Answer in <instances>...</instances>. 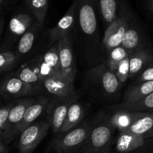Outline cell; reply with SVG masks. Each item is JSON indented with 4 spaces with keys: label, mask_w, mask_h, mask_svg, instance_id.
<instances>
[{
    "label": "cell",
    "mask_w": 153,
    "mask_h": 153,
    "mask_svg": "<svg viewBox=\"0 0 153 153\" xmlns=\"http://www.w3.org/2000/svg\"><path fill=\"white\" fill-rule=\"evenodd\" d=\"M73 1L76 7V22L73 34L77 35L82 55L91 68L105 60L96 0Z\"/></svg>",
    "instance_id": "obj_1"
},
{
    "label": "cell",
    "mask_w": 153,
    "mask_h": 153,
    "mask_svg": "<svg viewBox=\"0 0 153 153\" xmlns=\"http://www.w3.org/2000/svg\"><path fill=\"white\" fill-rule=\"evenodd\" d=\"M116 129L104 113L91 122L88 138L80 153H110Z\"/></svg>",
    "instance_id": "obj_2"
},
{
    "label": "cell",
    "mask_w": 153,
    "mask_h": 153,
    "mask_svg": "<svg viewBox=\"0 0 153 153\" xmlns=\"http://www.w3.org/2000/svg\"><path fill=\"white\" fill-rule=\"evenodd\" d=\"M85 79L91 90L104 100L112 101L120 97L123 85L105 62L88 70Z\"/></svg>",
    "instance_id": "obj_3"
},
{
    "label": "cell",
    "mask_w": 153,
    "mask_h": 153,
    "mask_svg": "<svg viewBox=\"0 0 153 153\" xmlns=\"http://www.w3.org/2000/svg\"><path fill=\"white\" fill-rule=\"evenodd\" d=\"M11 11V15L6 27L4 37L0 43V51H13L18 40L37 22L32 13L21 2Z\"/></svg>",
    "instance_id": "obj_4"
},
{
    "label": "cell",
    "mask_w": 153,
    "mask_h": 153,
    "mask_svg": "<svg viewBox=\"0 0 153 153\" xmlns=\"http://www.w3.org/2000/svg\"><path fill=\"white\" fill-rule=\"evenodd\" d=\"M134 13L128 0H120L117 14L104 31L102 46L105 53L120 46L128 22Z\"/></svg>",
    "instance_id": "obj_5"
},
{
    "label": "cell",
    "mask_w": 153,
    "mask_h": 153,
    "mask_svg": "<svg viewBox=\"0 0 153 153\" xmlns=\"http://www.w3.org/2000/svg\"><path fill=\"white\" fill-rule=\"evenodd\" d=\"M91 122L83 120L70 131L56 134L50 147L58 153H80L88 138Z\"/></svg>",
    "instance_id": "obj_6"
},
{
    "label": "cell",
    "mask_w": 153,
    "mask_h": 153,
    "mask_svg": "<svg viewBox=\"0 0 153 153\" xmlns=\"http://www.w3.org/2000/svg\"><path fill=\"white\" fill-rule=\"evenodd\" d=\"M50 124L47 120H37L18 134V153H32L47 134Z\"/></svg>",
    "instance_id": "obj_7"
},
{
    "label": "cell",
    "mask_w": 153,
    "mask_h": 153,
    "mask_svg": "<svg viewBox=\"0 0 153 153\" xmlns=\"http://www.w3.org/2000/svg\"><path fill=\"white\" fill-rule=\"evenodd\" d=\"M77 93L70 94L66 97L51 98L46 109V120L50 124V128L55 134L61 130L70 105L73 102L78 100Z\"/></svg>",
    "instance_id": "obj_8"
},
{
    "label": "cell",
    "mask_w": 153,
    "mask_h": 153,
    "mask_svg": "<svg viewBox=\"0 0 153 153\" xmlns=\"http://www.w3.org/2000/svg\"><path fill=\"white\" fill-rule=\"evenodd\" d=\"M120 46L129 54L149 47L146 31L134 13L130 18Z\"/></svg>",
    "instance_id": "obj_9"
},
{
    "label": "cell",
    "mask_w": 153,
    "mask_h": 153,
    "mask_svg": "<svg viewBox=\"0 0 153 153\" xmlns=\"http://www.w3.org/2000/svg\"><path fill=\"white\" fill-rule=\"evenodd\" d=\"M34 100V97L30 96L14 100L13 105L9 111L6 123L4 138V143L6 145L11 143L17 137L24 113Z\"/></svg>",
    "instance_id": "obj_10"
},
{
    "label": "cell",
    "mask_w": 153,
    "mask_h": 153,
    "mask_svg": "<svg viewBox=\"0 0 153 153\" xmlns=\"http://www.w3.org/2000/svg\"><path fill=\"white\" fill-rule=\"evenodd\" d=\"M113 145L117 153H148L149 149L152 150V137L118 132Z\"/></svg>",
    "instance_id": "obj_11"
},
{
    "label": "cell",
    "mask_w": 153,
    "mask_h": 153,
    "mask_svg": "<svg viewBox=\"0 0 153 153\" xmlns=\"http://www.w3.org/2000/svg\"><path fill=\"white\" fill-rule=\"evenodd\" d=\"M61 76L74 83L76 75V60L73 52V40L71 35L61 37L57 42Z\"/></svg>",
    "instance_id": "obj_12"
},
{
    "label": "cell",
    "mask_w": 153,
    "mask_h": 153,
    "mask_svg": "<svg viewBox=\"0 0 153 153\" xmlns=\"http://www.w3.org/2000/svg\"><path fill=\"white\" fill-rule=\"evenodd\" d=\"M32 88L12 73L0 80V98L7 100H18L34 95Z\"/></svg>",
    "instance_id": "obj_13"
},
{
    "label": "cell",
    "mask_w": 153,
    "mask_h": 153,
    "mask_svg": "<svg viewBox=\"0 0 153 153\" xmlns=\"http://www.w3.org/2000/svg\"><path fill=\"white\" fill-rule=\"evenodd\" d=\"M43 31L44 25H40L37 22L18 40L13 51L19 62L21 63L27 57L32 54L37 43L40 41Z\"/></svg>",
    "instance_id": "obj_14"
},
{
    "label": "cell",
    "mask_w": 153,
    "mask_h": 153,
    "mask_svg": "<svg viewBox=\"0 0 153 153\" xmlns=\"http://www.w3.org/2000/svg\"><path fill=\"white\" fill-rule=\"evenodd\" d=\"M76 22V4L73 1L65 14L59 19L55 27L49 29L47 33L48 47L58 42L59 39L67 35H72Z\"/></svg>",
    "instance_id": "obj_15"
},
{
    "label": "cell",
    "mask_w": 153,
    "mask_h": 153,
    "mask_svg": "<svg viewBox=\"0 0 153 153\" xmlns=\"http://www.w3.org/2000/svg\"><path fill=\"white\" fill-rule=\"evenodd\" d=\"M40 79L49 77H62L60 67L57 42L43 52L38 53Z\"/></svg>",
    "instance_id": "obj_16"
},
{
    "label": "cell",
    "mask_w": 153,
    "mask_h": 153,
    "mask_svg": "<svg viewBox=\"0 0 153 153\" xmlns=\"http://www.w3.org/2000/svg\"><path fill=\"white\" fill-rule=\"evenodd\" d=\"M143 112L128 110L118 104L109 108L108 111L104 114L116 131H118V132H126L130 125Z\"/></svg>",
    "instance_id": "obj_17"
},
{
    "label": "cell",
    "mask_w": 153,
    "mask_h": 153,
    "mask_svg": "<svg viewBox=\"0 0 153 153\" xmlns=\"http://www.w3.org/2000/svg\"><path fill=\"white\" fill-rule=\"evenodd\" d=\"M40 93H43L50 98L66 97L76 93L74 83L63 77H49L40 81Z\"/></svg>",
    "instance_id": "obj_18"
},
{
    "label": "cell",
    "mask_w": 153,
    "mask_h": 153,
    "mask_svg": "<svg viewBox=\"0 0 153 153\" xmlns=\"http://www.w3.org/2000/svg\"><path fill=\"white\" fill-rule=\"evenodd\" d=\"M18 78L28 84L34 91V94L40 93V76L38 65V54L34 55L32 59L26 61L20 67L13 72Z\"/></svg>",
    "instance_id": "obj_19"
},
{
    "label": "cell",
    "mask_w": 153,
    "mask_h": 153,
    "mask_svg": "<svg viewBox=\"0 0 153 153\" xmlns=\"http://www.w3.org/2000/svg\"><path fill=\"white\" fill-rule=\"evenodd\" d=\"M50 97L45 94L38 96L36 98L34 97V100L28 105L24 113L22 123H21L19 131H18V134L27 126L38 120L39 118L46 113L48 105L50 102Z\"/></svg>",
    "instance_id": "obj_20"
},
{
    "label": "cell",
    "mask_w": 153,
    "mask_h": 153,
    "mask_svg": "<svg viewBox=\"0 0 153 153\" xmlns=\"http://www.w3.org/2000/svg\"><path fill=\"white\" fill-rule=\"evenodd\" d=\"M153 59L152 50L149 47L140 49L129 54V76L133 79Z\"/></svg>",
    "instance_id": "obj_21"
},
{
    "label": "cell",
    "mask_w": 153,
    "mask_h": 153,
    "mask_svg": "<svg viewBox=\"0 0 153 153\" xmlns=\"http://www.w3.org/2000/svg\"><path fill=\"white\" fill-rule=\"evenodd\" d=\"M153 112H143L126 132L146 137H153Z\"/></svg>",
    "instance_id": "obj_22"
},
{
    "label": "cell",
    "mask_w": 153,
    "mask_h": 153,
    "mask_svg": "<svg viewBox=\"0 0 153 153\" xmlns=\"http://www.w3.org/2000/svg\"><path fill=\"white\" fill-rule=\"evenodd\" d=\"M120 0H96L99 18L105 30L117 14Z\"/></svg>",
    "instance_id": "obj_23"
},
{
    "label": "cell",
    "mask_w": 153,
    "mask_h": 153,
    "mask_svg": "<svg viewBox=\"0 0 153 153\" xmlns=\"http://www.w3.org/2000/svg\"><path fill=\"white\" fill-rule=\"evenodd\" d=\"M85 114V107L83 105L78 101V100L73 102L70 105L65 120L58 134L67 132L79 125L84 120Z\"/></svg>",
    "instance_id": "obj_24"
},
{
    "label": "cell",
    "mask_w": 153,
    "mask_h": 153,
    "mask_svg": "<svg viewBox=\"0 0 153 153\" xmlns=\"http://www.w3.org/2000/svg\"><path fill=\"white\" fill-rule=\"evenodd\" d=\"M153 93V81L133 83L127 88L125 91L123 102H128L138 100Z\"/></svg>",
    "instance_id": "obj_25"
},
{
    "label": "cell",
    "mask_w": 153,
    "mask_h": 153,
    "mask_svg": "<svg viewBox=\"0 0 153 153\" xmlns=\"http://www.w3.org/2000/svg\"><path fill=\"white\" fill-rule=\"evenodd\" d=\"M20 2L32 13L40 25H44L49 0H21Z\"/></svg>",
    "instance_id": "obj_26"
},
{
    "label": "cell",
    "mask_w": 153,
    "mask_h": 153,
    "mask_svg": "<svg viewBox=\"0 0 153 153\" xmlns=\"http://www.w3.org/2000/svg\"><path fill=\"white\" fill-rule=\"evenodd\" d=\"M121 107H123L128 110L138 112H152L153 110V93L147 96L128 102L120 103Z\"/></svg>",
    "instance_id": "obj_27"
},
{
    "label": "cell",
    "mask_w": 153,
    "mask_h": 153,
    "mask_svg": "<svg viewBox=\"0 0 153 153\" xmlns=\"http://www.w3.org/2000/svg\"><path fill=\"white\" fill-rule=\"evenodd\" d=\"M128 55L129 53L122 46H119L106 52L104 62L108 68L114 73L118 64Z\"/></svg>",
    "instance_id": "obj_28"
},
{
    "label": "cell",
    "mask_w": 153,
    "mask_h": 153,
    "mask_svg": "<svg viewBox=\"0 0 153 153\" xmlns=\"http://www.w3.org/2000/svg\"><path fill=\"white\" fill-rule=\"evenodd\" d=\"M19 63L14 51H0V74L10 71L17 67Z\"/></svg>",
    "instance_id": "obj_29"
},
{
    "label": "cell",
    "mask_w": 153,
    "mask_h": 153,
    "mask_svg": "<svg viewBox=\"0 0 153 153\" xmlns=\"http://www.w3.org/2000/svg\"><path fill=\"white\" fill-rule=\"evenodd\" d=\"M114 73L121 85H123L126 83L129 76V55L118 64Z\"/></svg>",
    "instance_id": "obj_30"
},
{
    "label": "cell",
    "mask_w": 153,
    "mask_h": 153,
    "mask_svg": "<svg viewBox=\"0 0 153 153\" xmlns=\"http://www.w3.org/2000/svg\"><path fill=\"white\" fill-rule=\"evenodd\" d=\"M13 102H14V100L0 106V141L3 142V143H4V131H5L7 116H8L9 111L13 105Z\"/></svg>",
    "instance_id": "obj_31"
},
{
    "label": "cell",
    "mask_w": 153,
    "mask_h": 153,
    "mask_svg": "<svg viewBox=\"0 0 153 153\" xmlns=\"http://www.w3.org/2000/svg\"><path fill=\"white\" fill-rule=\"evenodd\" d=\"M133 79H134V83H142L153 81V61L139 72L138 74Z\"/></svg>",
    "instance_id": "obj_32"
},
{
    "label": "cell",
    "mask_w": 153,
    "mask_h": 153,
    "mask_svg": "<svg viewBox=\"0 0 153 153\" xmlns=\"http://www.w3.org/2000/svg\"><path fill=\"white\" fill-rule=\"evenodd\" d=\"M21 0H0V8L4 10L6 13L11 11Z\"/></svg>",
    "instance_id": "obj_33"
},
{
    "label": "cell",
    "mask_w": 153,
    "mask_h": 153,
    "mask_svg": "<svg viewBox=\"0 0 153 153\" xmlns=\"http://www.w3.org/2000/svg\"><path fill=\"white\" fill-rule=\"evenodd\" d=\"M141 6L148 17L152 19L153 15V0H141Z\"/></svg>",
    "instance_id": "obj_34"
},
{
    "label": "cell",
    "mask_w": 153,
    "mask_h": 153,
    "mask_svg": "<svg viewBox=\"0 0 153 153\" xmlns=\"http://www.w3.org/2000/svg\"><path fill=\"white\" fill-rule=\"evenodd\" d=\"M0 153H9L7 145L4 144L3 142L0 141Z\"/></svg>",
    "instance_id": "obj_35"
},
{
    "label": "cell",
    "mask_w": 153,
    "mask_h": 153,
    "mask_svg": "<svg viewBox=\"0 0 153 153\" xmlns=\"http://www.w3.org/2000/svg\"><path fill=\"white\" fill-rule=\"evenodd\" d=\"M4 17L0 18V43H1V34H2L3 31H4Z\"/></svg>",
    "instance_id": "obj_36"
},
{
    "label": "cell",
    "mask_w": 153,
    "mask_h": 153,
    "mask_svg": "<svg viewBox=\"0 0 153 153\" xmlns=\"http://www.w3.org/2000/svg\"><path fill=\"white\" fill-rule=\"evenodd\" d=\"M5 14H6L5 12H4V10H1V9L0 8V18L4 17V15H5Z\"/></svg>",
    "instance_id": "obj_37"
},
{
    "label": "cell",
    "mask_w": 153,
    "mask_h": 153,
    "mask_svg": "<svg viewBox=\"0 0 153 153\" xmlns=\"http://www.w3.org/2000/svg\"><path fill=\"white\" fill-rule=\"evenodd\" d=\"M1 100H2V99L0 98V106L2 105V104H1Z\"/></svg>",
    "instance_id": "obj_38"
}]
</instances>
